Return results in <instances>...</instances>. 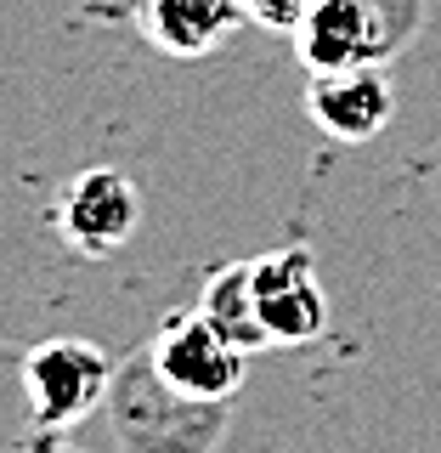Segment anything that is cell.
<instances>
[{
	"label": "cell",
	"mask_w": 441,
	"mask_h": 453,
	"mask_svg": "<svg viewBox=\"0 0 441 453\" xmlns=\"http://www.w3.org/2000/svg\"><path fill=\"white\" fill-rule=\"evenodd\" d=\"M306 108H311V119H317L323 136H334V142H368V136H379L391 125L396 91H391L385 68L368 63V68H339V74H311Z\"/></svg>",
	"instance_id": "8992f818"
},
{
	"label": "cell",
	"mask_w": 441,
	"mask_h": 453,
	"mask_svg": "<svg viewBox=\"0 0 441 453\" xmlns=\"http://www.w3.org/2000/svg\"><path fill=\"white\" fill-rule=\"evenodd\" d=\"M244 0H136V28L148 46L170 57H204L216 51L238 23H244Z\"/></svg>",
	"instance_id": "52a82bcc"
},
{
	"label": "cell",
	"mask_w": 441,
	"mask_h": 453,
	"mask_svg": "<svg viewBox=\"0 0 441 453\" xmlns=\"http://www.w3.org/2000/svg\"><path fill=\"white\" fill-rule=\"evenodd\" d=\"M198 311H204V318L216 323L226 340H238L244 351H261V346H266L261 306H255V273H249V261L221 266V273L204 283V301H198Z\"/></svg>",
	"instance_id": "ba28073f"
},
{
	"label": "cell",
	"mask_w": 441,
	"mask_h": 453,
	"mask_svg": "<svg viewBox=\"0 0 441 453\" xmlns=\"http://www.w3.org/2000/svg\"><path fill=\"white\" fill-rule=\"evenodd\" d=\"M23 386H28V403H34V419L46 431H68L103 403L108 391V357L91 346V340H46V346L28 351L23 363Z\"/></svg>",
	"instance_id": "7a4b0ae2"
},
{
	"label": "cell",
	"mask_w": 441,
	"mask_h": 453,
	"mask_svg": "<svg viewBox=\"0 0 441 453\" xmlns=\"http://www.w3.org/2000/svg\"><path fill=\"white\" fill-rule=\"evenodd\" d=\"M244 12L261 28H278V35H294V23L311 12V0H244Z\"/></svg>",
	"instance_id": "9c48e42d"
},
{
	"label": "cell",
	"mask_w": 441,
	"mask_h": 453,
	"mask_svg": "<svg viewBox=\"0 0 441 453\" xmlns=\"http://www.w3.org/2000/svg\"><path fill=\"white\" fill-rule=\"evenodd\" d=\"M249 273H255V306H261L266 346H306L329 329V301H323L311 250L289 244L272 255H255Z\"/></svg>",
	"instance_id": "3957f363"
},
{
	"label": "cell",
	"mask_w": 441,
	"mask_h": 453,
	"mask_svg": "<svg viewBox=\"0 0 441 453\" xmlns=\"http://www.w3.org/2000/svg\"><path fill=\"white\" fill-rule=\"evenodd\" d=\"M153 374L164 380L181 403H226L244 386L249 351L238 340H226L204 311H176L148 346Z\"/></svg>",
	"instance_id": "6da1fadb"
},
{
	"label": "cell",
	"mask_w": 441,
	"mask_h": 453,
	"mask_svg": "<svg viewBox=\"0 0 441 453\" xmlns=\"http://www.w3.org/2000/svg\"><path fill=\"white\" fill-rule=\"evenodd\" d=\"M136 221H141V198L131 188V176L113 165L80 170L63 188V198H57V233H63V244L91 255V261L131 244Z\"/></svg>",
	"instance_id": "277c9868"
},
{
	"label": "cell",
	"mask_w": 441,
	"mask_h": 453,
	"mask_svg": "<svg viewBox=\"0 0 441 453\" xmlns=\"http://www.w3.org/2000/svg\"><path fill=\"white\" fill-rule=\"evenodd\" d=\"M294 51L311 74H339V68L385 63L391 23L374 0H311V12L294 23Z\"/></svg>",
	"instance_id": "5b68a950"
}]
</instances>
